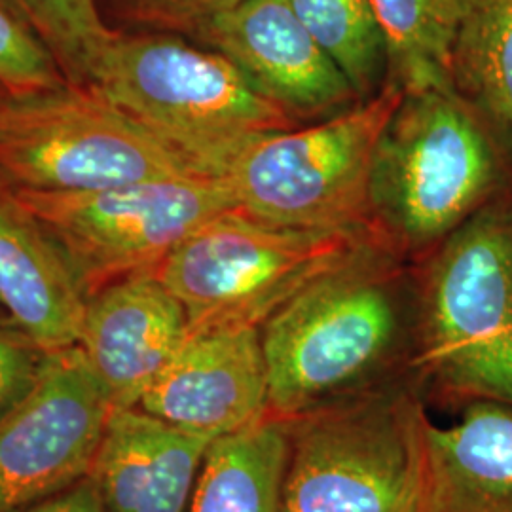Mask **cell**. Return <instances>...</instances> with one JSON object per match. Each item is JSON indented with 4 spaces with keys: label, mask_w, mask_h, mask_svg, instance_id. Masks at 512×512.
I'll list each match as a JSON object with an SVG mask.
<instances>
[{
    "label": "cell",
    "mask_w": 512,
    "mask_h": 512,
    "mask_svg": "<svg viewBox=\"0 0 512 512\" xmlns=\"http://www.w3.org/2000/svg\"><path fill=\"white\" fill-rule=\"evenodd\" d=\"M118 16L145 33L196 40L203 29L243 0H112Z\"/></svg>",
    "instance_id": "cell-23"
},
{
    "label": "cell",
    "mask_w": 512,
    "mask_h": 512,
    "mask_svg": "<svg viewBox=\"0 0 512 512\" xmlns=\"http://www.w3.org/2000/svg\"><path fill=\"white\" fill-rule=\"evenodd\" d=\"M61 84L67 80L52 54L14 8L0 0V88L8 93H29Z\"/></svg>",
    "instance_id": "cell-22"
},
{
    "label": "cell",
    "mask_w": 512,
    "mask_h": 512,
    "mask_svg": "<svg viewBox=\"0 0 512 512\" xmlns=\"http://www.w3.org/2000/svg\"><path fill=\"white\" fill-rule=\"evenodd\" d=\"M403 93L385 84L348 112L245 145L220 175L236 209L274 226L370 234L372 158Z\"/></svg>",
    "instance_id": "cell-7"
},
{
    "label": "cell",
    "mask_w": 512,
    "mask_h": 512,
    "mask_svg": "<svg viewBox=\"0 0 512 512\" xmlns=\"http://www.w3.org/2000/svg\"><path fill=\"white\" fill-rule=\"evenodd\" d=\"M285 420L270 412L213 440L188 512H283Z\"/></svg>",
    "instance_id": "cell-17"
},
{
    "label": "cell",
    "mask_w": 512,
    "mask_h": 512,
    "mask_svg": "<svg viewBox=\"0 0 512 512\" xmlns=\"http://www.w3.org/2000/svg\"><path fill=\"white\" fill-rule=\"evenodd\" d=\"M0 306L46 351L78 344L86 296L37 219L0 184Z\"/></svg>",
    "instance_id": "cell-16"
},
{
    "label": "cell",
    "mask_w": 512,
    "mask_h": 512,
    "mask_svg": "<svg viewBox=\"0 0 512 512\" xmlns=\"http://www.w3.org/2000/svg\"><path fill=\"white\" fill-rule=\"evenodd\" d=\"M287 4L348 76L361 101L384 90L387 54L372 0H287Z\"/></svg>",
    "instance_id": "cell-20"
},
{
    "label": "cell",
    "mask_w": 512,
    "mask_h": 512,
    "mask_svg": "<svg viewBox=\"0 0 512 512\" xmlns=\"http://www.w3.org/2000/svg\"><path fill=\"white\" fill-rule=\"evenodd\" d=\"M370 243L378 241L366 232L285 228L232 209L183 239L156 275L183 304L190 334L262 329L302 289Z\"/></svg>",
    "instance_id": "cell-6"
},
{
    "label": "cell",
    "mask_w": 512,
    "mask_h": 512,
    "mask_svg": "<svg viewBox=\"0 0 512 512\" xmlns=\"http://www.w3.org/2000/svg\"><path fill=\"white\" fill-rule=\"evenodd\" d=\"M190 334L183 304L156 272L126 275L86 298L78 348L112 410L135 408Z\"/></svg>",
    "instance_id": "cell-12"
},
{
    "label": "cell",
    "mask_w": 512,
    "mask_h": 512,
    "mask_svg": "<svg viewBox=\"0 0 512 512\" xmlns=\"http://www.w3.org/2000/svg\"><path fill=\"white\" fill-rule=\"evenodd\" d=\"M230 59L256 92L308 126L363 103L287 0H243L194 40Z\"/></svg>",
    "instance_id": "cell-11"
},
{
    "label": "cell",
    "mask_w": 512,
    "mask_h": 512,
    "mask_svg": "<svg viewBox=\"0 0 512 512\" xmlns=\"http://www.w3.org/2000/svg\"><path fill=\"white\" fill-rule=\"evenodd\" d=\"M401 512H418V497H416V499H414V501H412V503H410V505Z\"/></svg>",
    "instance_id": "cell-26"
},
{
    "label": "cell",
    "mask_w": 512,
    "mask_h": 512,
    "mask_svg": "<svg viewBox=\"0 0 512 512\" xmlns=\"http://www.w3.org/2000/svg\"><path fill=\"white\" fill-rule=\"evenodd\" d=\"M494 139L458 90L404 92L376 143L368 230L389 253L421 260L492 202Z\"/></svg>",
    "instance_id": "cell-3"
},
{
    "label": "cell",
    "mask_w": 512,
    "mask_h": 512,
    "mask_svg": "<svg viewBox=\"0 0 512 512\" xmlns=\"http://www.w3.org/2000/svg\"><path fill=\"white\" fill-rule=\"evenodd\" d=\"M454 86L512 139V0H471L454 50Z\"/></svg>",
    "instance_id": "cell-19"
},
{
    "label": "cell",
    "mask_w": 512,
    "mask_h": 512,
    "mask_svg": "<svg viewBox=\"0 0 512 512\" xmlns=\"http://www.w3.org/2000/svg\"><path fill=\"white\" fill-rule=\"evenodd\" d=\"M0 93H4V90H2V88H0Z\"/></svg>",
    "instance_id": "cell-27"
},
{
    "label": "cell",
    "mask_w": 512,
    "mask_h": 512,
    "mask_svg": "<svg viewBox=\"0 0 512 512\" xmlns=\"http://www.w3.org/2000/svg\"><path fill=\"white\" fill-rule=\"evenodd\" d=\"M48 351L6 315H0V420L37 387Z\"/></svg>",
    "instance_id": "cell-24"
},
{
    "label": "cell",
    "mask_w": 512,
    "mask_h": 512,
    "mask_svg": "<svg viewBox=\"0 0 512 512\" xmlns=\"http://www.w3.org/2000/svg\"><path fill=\"white\" fill-rule=\"evenodd\" d=\"M14 196L54 241L86 298L120 277L156 272L194 230L236 209L228 184L202 175Z\"/></svg>",
    "instance_id": "cell-9"
},
{
    "label": "cell",
    "mask_w": 512,
    "mask_h": 512,
    "mask_svg": "<svg viewBox=\"0 0 512 512\" xmlns=\"http://www.w3.org/2000/svg\"><path fill=\"white\" fill-rule=\"evenodd\" d=\"M16 512H107L92 476H84L73 486L48 495Z\"/></svg>",
    "instance_id": "cell-25"
},
{
    "label": "cell",
    "mask_w": 512,
    "mask_h": 512,
    "mask_svg": "<svg viewBox=\"0 0 512 512\" xmlns=\"http://www.w3.org/2000/svg\"><path fill=\"white\" fill-rule=\"evenodd\" d=\"M418 512H512V406L467 404L452 427L427 418Z\"/></svg>",
    "instance_id": "cell-15"
},
{
    "label": "cell",
    "mask_w": 512,
    "mask_h": 512,
    "mask_svg": "<svg viewBox=\"0 0 512 512\" xmlns=\"http://www.w3.org/2000/svg\"><path fill=\"white\" fill-rule=\"evenodd\" d=\"M260 336L277 418L416 380V274L370 243L275 311Z\"/></svg>",
    "instance_id": "cell-1"
},
{
    "label": "cell",
    "mask_w": 512,
    "mask_h": 512,
    "mask_svg": "<svg viewBox=\"0 0 512 512\" xmlns=\"http://www.w3.org/2000/svg\"><path fill=\"white\" fill-rule=\"evenodd\" d=\"M416 363L423 397L512 406V205H484L421 258Z\"/></svg>",
    "instance_id": "cell-2"
},
{
    "label": "cell",
    "mask_w": 512,
    "mask_h": 512,
    "mask_svg": "<svg viewBox=\"0 0 512 512\" xmlns=\"http://www.w3.org/2000/svg\"><path fill=\"white\" fill-rule=\"evenodd\" d=\"M86 88L203 177L220 179L239 150L258 137L298 128L230 59L177 35L116 31Z\"/></svg>",
    "instance_id": "cell-4"
},
{
    "label": "cell",
    "mask_w": 512,
    "mask_h": 512,
    "mask_svg": "<svg viewBox=\"0 0 512 512\" xmlns=\"http://www.w3.org/2000/svg\"><path fill=\"white\" fill-rule=\"evenodd\" d=\"M268 391L260 329L192 332L139 408L215 440L262 420Z\"/></svg>",
    "instance_id": "cell-13"
},
{
    "label": "cell",
    "mask_w": 512,
    "mask_h": 512,
    "mask_svg": "<svg viewBox=\"0 0 512 512\" xmlns=\"http://www.w3.org/2000/svg\"><path fill=\"white\" fill-rule=\"evenodd\" d=\"M211 442L139 406L114 408L90 476L107 512H188Z\"/></svg>",
    "instance_id": "cell-14"
},
{
    "label": "cell",
    "mask_w": 512,
    "mask_h": 512,
    "mask_svg": "<svg viewBox=\"0 0 512 512\" xmlns=\"http://www.w3.org/2000/svg\"><path fill=\"white\" fill-rule=\"evenodd\" d=\"M74 86L88 84L92 67L116 35L95 0H6Z\"/></svg>",
    "instance_id": "cell-21"
},
{
    "label": "cell",
    "mask_w": 512,
    "mask_h": 512,
    "mask_svg": "<svg viewBox=\"0 0 512 512\" xmlns=\"http://www.w3.org/2000/svg\"><path fill=\"white\" fill-rule=\"evenodd\" d=\"M471 0H372L387 82L403 92L456 90L454 50Z\"/></svg>",
    "instance_id": "cell-18"
},
{
    "label": "cell",
    "mask_w": 512,
    "mask_h": 512,
    "mask_svg": "<svg viewBox=\"0 0 512 512\" xmlns=\"http://www.w3.org/2000/svg\"><path fill=\"white\" fill-rule=\"evenodd\" d=\"M112 406L78 346L48 351L33 393L0 420V512L90 475Z\"/></svg>",
    "instance_id": "cell-10"
},
{
    "label": "cell",
    "mask_w": 512,
    "mask_h": 512,
    "mask_svg": "<svg viewBox=\"0 0 512 512\" xmlns=\"http://www.w3.org/2000/svg\"><path fill=\"white\" fill-rule=\"evenodd\" d=\"M425 404L404 380L283 418V512L406 509L420 492Z\"/></svg>",
    "instance_id": "cell-5"
},
{
    "label": "cell",
    "mask_w": 512,
    "mask_h": 512,
    "mask_svg": "<svg viewBox=\"0 0 512 512\" xmlns=\"http://www.w3.org/2000/svg\"><path fill=\"white\" fill-rule=\"evenodd\" d=\"M186 175L200 173L90 88L67 82L0 93V184L14 192H86Z\"/></svg>",
    "instance_id": "cell-8"
}]
</instances>
